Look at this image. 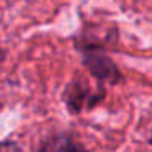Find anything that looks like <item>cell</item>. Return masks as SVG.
I'll return each mask as SVG.
<instances>
[{
	"label": "cell",
	"mask_w": 152,
	"mask_h": 152,
	"mask_svg": "<svg viewBox=\"0 0 152 152\" xmlns=\"http://www.w3.org/2000/svg\"><path fill=\"white\" fill-rule=\"evenodd\" d=\"M0 152H20V147L15 142L4 141V142H0Z\"/></svg>",
	"instance_id": "cell-2"
},
{
	"label": "cell",
	"mask_w": 152,
	"mask_h": 152,
	"mask_svg": "<svg viewBox=\"0 0 152 152\" xmlns=\"http://www.w3.org/2000/svg\"><path fill=\"white\" fill-rule=\"evenodd\" d=\"M151 144H152V137H151Z\"/></svg>",
	"instance_id": "cell-3"
},
{
	"label": "cell",
	"mask_w": 152,
	"mask_h": 152,
	"mask_svg": "<svg viewBox=\"0 0 152 152\" xmlns=\"http://www.w3.org/2000/svg\"><path fill=\"white\" fill-rule=\"evenodd\" d=\"M39 152H83V151L70 137L61 134V136H53L48 141H44Z\"/></svg>",
	"instance_id": "cell-1"
}]
</instances>
